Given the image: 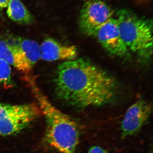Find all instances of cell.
Returning <instances> with one entry per match:
<instances>
[{"instance_id": "cell-2", "label": "cell", "mask_w": 153, "mask_h": 153, "mask_svg": "<svg viewBox=\"0 0 153 153\" xmlns=\"http://www.w3.org/2000/svg\"><path fill=\"white\" fill-rule=\"evenodd\" d=\"M24 79L31 89L46 119L47 142L60 153H76L79 137V129L76 123L50 102L33 76L27 75Z\"/></svg>"}, {"instance_id": "cell-4", "label": "cell", "mask_w": 153, "mask_h": 153, "mask_svg": "<svg viewBox=\"0 0 153 153\" xmlns=\"http://www.w3.org/2000/svg\"><path fill=\"white\" fill-rule=\"evenodd\" d=\"M38 104L13 105L0 103V135L20 132L42 115Z\"/></svg>"}, {"instance_id": "cell-1", "label": "cell", "mask_w": 153, "mask_h": 153, "mask_svg": "<svg viewBox=\"0 0 153 153\" xmlns=\"http://www.w3.org/2000/svg\"><path fill=\"white\" fill-rule=\"evenodd\" d=\"M54 82L57 97L77 108L109 103L114 98L117 87L111 75L82 58L66 60L59 64Z\"/></svg>"}, {"instance_id": "cell-13", "label": "cell", "mask_w": 153, "mask_h": 153, "mask_svg": "<svg viewBox=\"0 0 153 153\" xmlns=\"http://www.w3.org/2000/svg\"><path fill=\"white\" fill-rule=\"evenodd\" d=\"M88 153H108L106 150L98 146H94L89 149Z\"/></svg>"}, {"instance_id": "cell-5", "label": "cell", "mask_w": 153, "mask_h": 153, "mask_svg": "<svg viewBox=\"0 0 153 153\" xmlns=\"http://www.w3.org/2000/svg\"><path fill=\"white\" fill-rule=\"evenodd\" d=\"M114 11L102 1H86L80 11L79 24L82 31L92 36L96 30L112 18Z\"/></svg>"}, {"instance_id": "cell-14", "label": "cell", "mask_w": 153, "mask_h": 153, "mask_svg": "<svg viewBox=\"0 0 153 153\" xmlns=\"http://www.w3.org/2000/svg\"><path fill=\"white\" fill-rule=\"evenodd\" d=\"M9 0H0V16H2V11L7 7Z\"/></svg>"}, {"instance_id": "cell-12", "label": "cell", "mask_w": 153, "mask_h": 153, "mask_svg": "<svg viewBox=\"0 0 153 153\" xmlns=\"http://www.w3.org/2000/svg\"><path fill=\"white\" fill-rule=\"evenodd\" d=\"M13 86L10 66L4 60L0 58V88L8 89Z\"/></svg>"}, {"instance_id": "cell-8", "label": "cell", "mask_w": 153, "mask_h": 153, "mask_svg": "<svg viewBox=\"0 0 153 153\" xmlns=\"http://www.w3.org/2000/svg\"><path fill=\"white\" fill-rule=\"evenodd\" d=\"M40 49L41 58L47 61L73 60L78 54L75 46L64 45L52 38H46Z\"/></svg>"}, {"instance_id": "cell-10", "label": "cell", "mask_w": 153, "mask_h": 153, "mask_svg": "<svg viewBox=\"0 0 153 153\" xmlns=\"http://www.w3.org/2000/svg\"><path fill=\"white\" fill-rule=\"evenodd\" d=\"M0 58L24 73L30 71L22 53L8 38L0 40Z\"/></svg>"}, {"instance_id": "cell-6", "label": "cell", "mask_w": 153, "mask_h": 153, "mask_svg": "<svg viewBox=\"0 0 153 153\" xmlns=\"http://www.w3.org/2000/svg\"><path fill=\"white\" fill-rule=\"evenodd\" d=\"M92 36L97 38L108 52L116 56L122 57L128 49L121 37L116 19L111 18L99 27Z\"/></svg>"}, {"instance_id": "cell-11", "label": "cell", "mask_w": 153, "mask_h": 153, "mask_svg": "<svg viewBox=\"0 0 153 153\" xmlns=\"http://www.w3.org/2000/svg\"><path fill=\"white\" fill-rule=\"evenodd\" d=\"M7 13L12 21L20 25H31L35 22L34 17L20 0H9Z\"/></svg>"}, {"instance_id": "cell-9", "label": "cell", "mask_w": 153, "mask_h": 153, "mask_svg": "<svg viewBox=\"0 0 153 153\" xmlns=\"http://www.w3.org/2000/svg\"><path fill=\"white\" fill-rule=\"evenodd\" d=\"M7 38L20 50L31 71L34 65L41 58L40 45L34 40L18 36L9 35Z\"/></svg>"}, {"instance_id": "cell-7", "label": "cell", "mask_w": 153, "mask_h": 153, "mask_svg": "<svg viewBox=\"0 0 153 153\" xmlns=\"http://www.w3.org/2000/svg\"><path fill=\"white\" fill-rule=\"evenodd\" d=\"M152 111L150 103L140 99L131 105L126 112L121 126L122 138L138 132L146 123Z\"/></svg>"}, {"instance_id": "cell-16", "label": "cell", "mask_w": 153, "mask_h": 153, "mask_svg": "<svg viewBox=\"0 0 153 153\" xmlns=\"http://www.w3.org/2000/svg\"><path fill=\"white\" fill-rule=\"evenodd\" d=\"M85 1H91V0H85Z\"/></svg>"}, {"instance_id": "cell-15", "label": "cell", "mask_w": 153, "mask_h": 153, "mask_svg": "<svg viewBox=\"0 0 153 153\" xmlns=\"http://www.w3.org/2000/svg\"><path fill=\"white\" fill-rule=\"evenodd\" d=\"M136 2L138 4H145L149 1L150 0H135Z\"/></svg>"}, {"instance_id": "cell-3", "label": "cell", "mask_w": 153, "mask_h": 153, "mask_svg": "<svg viewBox=\"0 0 153 153\" xmlns=\"http://www.w3.org/2000/svg\"><path fill=\"white\" fill-rule=\"evenodd\" d=\"M117 20L121 37L127 49L142 57H149L153 52L152 22L139 17L132 11L122 9Z\"/></svg>"}]
</instances>
